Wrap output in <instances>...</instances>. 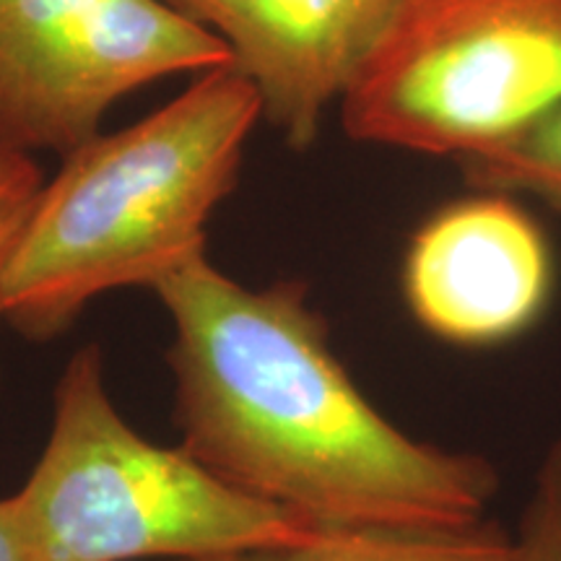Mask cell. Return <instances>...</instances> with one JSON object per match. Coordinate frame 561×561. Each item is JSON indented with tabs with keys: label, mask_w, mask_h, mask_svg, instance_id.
I'll return each instance as SVG.
<instances>
[{
	"label": "cell",
	"mask_w": 561,
	"mask_h": 561,
	"mask_svg": "<svg viewBox=\"0 0 561 561\" xmlns=\"http://www.w3.org/2000/svg\"><path fill=\"white\" fill-rule=\"evenodd\" d=\"M19 496L45 561H187L320 530L224 483L182 447L140 437L112 403L94 343L62 369L50 439Z\"/></svg>",
	"instance_id": "3"
},
{
	"label": "cell",
	"mask_w": 561,
	"mask_h": 561,
	"mask_svg": "<svg viewBox=\"0 0 561 561\" xmlns=\"http://www.w3.org/2000/svg\"><path fill=\"white\" fill-rule=\"evenodd\" d=\"M187 561H517L512 538L468 530H312L297 543Z\"/></svg>",
	"instance_id": "8"
},
{
	"label": "cell",
	"mask_w": 561,
	"mask_h": 561,
	"mask_svg": "<svg viewBox=\"0 0 561 561\" xmlns=\"http://www.w3.org/2000/svg\"><path fill=\"white\" fill-rule=\"evenodd\" d=\"M263 117L231 66L198 73L170 104L62 157L13 242L3 322L32 341L62 335L102 294L153 286L206 250V227L242 172Z\"/></svg>",
	"instance_id": "2"
},
{
	"label": "cell",
	"mask_w": 561,
	"mask_h": 561,
	"mask_svg": "<svg viewBox=\"0 0 561 561\" xmlns=\"http://www.w3.org/2000/svg\"><path fill=\"white\" fill-rule=\"evenodd\" d=\"M174 325V426L191 458L320 530H468L486 458L421 442L369 403L301 280L252 289L203 250L151 289Z\"/></svg>",
	"instance_id": "1"
},
{
	"label": "cell",
	"mask_w": 561,
	"mask_h": 561,
	"mask_svg": "<svg viewBox=\"0 0 561 561\" xmlns=\"http://www.w3.org/2000/svg\"><path fill=\"white\" fill-rule=\"evenodd\" d=\"M512 543L517 561H561V434L543 455Z\"/></svg>",
	"instance_id": "10"
},
{
	"label": "cell",
	"mask_w": 561,
	"mask_h": 561,
	"mask_svg": "<svg viewBox=\"0 0 561 561\" xmlns=\"http://www.w3.org/2000/svg\"><path fill=\"white\" fill-rule=\"evenodd\" d=\"M0 561H45L19 494L0 500Z\"/></svg>",
	"instance_id": "12"
},
{
	"label": "cell",
	"mask_w": 561,
	"mask_h": 561,
	"mask_svg": "<svg viewBox=\"0 0 561 561\" xmlns=\"http://www.w3.org/2000/svg\"><path fill=\"white\" fill-rule=\"evenodd\" d=\"M549 237L520 198L479 191L434 210L403 257V299L434 339L491 348L520 339L553 294Z\"/></svg>",
	"instance_id": "6"
},
{
	"label": "cell",
	"mask_w": 561,
	"mask_h": 561,
	"mask_svg": "<svg viewBox=\"0 0 561 561\" xmlns=\"http://www.w3.org/2000/svg\"><path fill=\"white\" fill-rule=\"evenodd\" d=\"M473 191L536 201L561 216V107L515 136L458 157Z\"/></svg>",
	"instance_id": "9"
},
{
	"label": "cell",
	"mask_w": 561,
	"mask_h": 561,
	"mask_svg": "<svg viewBox=\"0 0 561 561\" xmlns=\"http://www.w3.org/2000/svg\"><path fill=\"white\" fill-rule=\"evenodd\" d=\"M561 107V0H401L341 100L348 138L462 157Z\"/></svg>",
	"instance_id": "4"
},
{
	"label": "cell",
	"mask_w": 561,
	"mask_h": 561,
	"mask_svg": "<svg viewBox=\"0 0 561 561\" xmlns=\"http://www.w3.org/2000/svg\"><path fill=\"white\" fill-rule=\"evenodd\" d=\"M231 66L167 0H0V146L68 157L123 96Z\"/></svg>",
	"instance_id": "5"
},
{
	"label": "cell",
	"mask_w": 561,
	"mask_h": 561,
	"mask_svg": "<svg viewBox=\"0 0 561 561\" xmlns=\"http://www.w3.org/2000/svg\"><path fill=\"white\" fill-rule=\"evenodd\" d=\"M45 185V174L30 153L0 146V284L26 216ZM3 322V312H0Z\"/></svg>",
	"instance_id": "11"
},
{
	"label": "cell",
	"mask_w": 561,
	"mask_h": 561,
	"mask_svg": "<svg viewBox=\"0 0 561 561\" xmlns=\"http://www.w3.org/2000/svg\"><path fill=\"white\" fill-rule=\"evenodd\" d=\"M229 47L263 117L294 151L312 149L388 32L401 0H167Z\"/></svg>",
	"instance_id": "7"
}]
</instances>
